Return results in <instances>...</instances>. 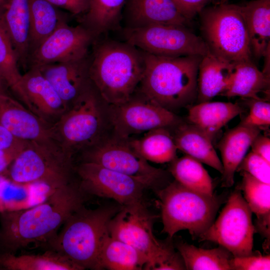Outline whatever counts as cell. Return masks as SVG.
Segmentation results:
<instances>
[{"mask_svg":"<svg viewBox=\"0 0 270 270\" xmlns=\"http://www.w3.org/2000/svg\"><path fill=\"white\" fill-rule=\"evenodd\" d=\"M80 186L70 183L52 190L45 200L32 206L0 214V242L8 252L48 242L70 216L83 206Z\"/></svg>","mask_w":270,"mask_h":270,"instance_id":"cell-1","label":"cell"},{"mask_svg":"<svg viewBox=\"0 0 270 270\" xmlns=\"http://www.w3.org/2000/svg\"><path fill=\"white\" fill-rule=\"evenodd\" d=\"M89 75L101 98L112 106L128 100L142 78L144 52L132 44L105 38L94 42Z\"/></svg>","mask_w":270,"mask_h":270,"instance_id":"cell-2","label":"cell"},{"mask_svg":"<svg viewBox=\"0 0 270 270\" xmlns=\"http://www.w3.org/2000/svg\"><path fill=\"white\" fill-rule=\"evenodd\" d=\"M144 52L146 66L140 91L173 112L192 106L197 99L198 69L202 56H163Z\"/></svg>","mask_w":270,"mask_h":270,"instance_id":"cell-3","label":"cell"},{"mask_svg":"<svg viewBox=\"0 0 270 270\" xmlns=\"http://www.w3.org/2000/svg\"><path fill=\"white\" fill-rule=\"evenodd\" d=\"M122 206H106L94 210L84 206L73 212L60 232L48 244L52 250L64 256L82 270H97L102 242L112 218Z\"/></svg>","mask_w":270,"mask_h":270,"instance_id":"cell-4","label":"cell"},{"mask_svg":"<svg viewBox=\"0 0 270 270\" xmlns=\"http://www.w3.org/2000/svg\"><path fill=\"white\" fill-rule=\"evenodd\" d=\"M163 224L162 232L172 238L178 232L188 230L199 236L211 226L222 199L188 189L176 180L158 190Z\"/></svg>","mask_w":270,"mask_h":270,"instance_id":"cell-5","label":"cell"},{"mask_svg":"<svg viewBox=\"0 0 270 270\" xmlns=\"http://www.w3.org/2000/svg\"><path fill=\"white\" fill-rule=\"evenodd\" d=\"M200 29L209 51L232 63L252 60L250 40L238 5L224 0L200 13Z\"/></svg>","mask_w":270,"mask_h":270,"instance_id":"cell-6","label":"cell"},{"mask_svg":"<svg viewBox=\"0 0 270 270\" xmlns=\"http://www.w3.org/2000/svg\"><path fill=\"white\" fill-rule=\"evenodd\" d=\"M72 156L56 141L26 142L6 175L18 184L39 183L54 190L70 183Z\"/></svg>","mask_w":270,"mask_h":270,"instance_id":"cell-7","label":"cell"},{"mask_svg":"<svg viewBox=\"0 0 270 270\" xmlns=\"http://www.w3.org/2000/svg\"><path fill=\"white\" fill-rule=\"evenodd\" d=\"M254 231L252 212L238 188L231 193L218 218L199 238L218 244L234 257L244 256L253 254Z\"/></svg>","mask_w":270,"mask_h":270,"instance_id":"cell-8","label":"cell"},{"mask_svg":"<svg viewBox=\"0 0 270 270\" xmlns=\"http://www.w3.org/2000/svg\"><path fill=\"white\" fill-rule=\"evenodd\" d=\"M120 30L124 41L152 55L203 56L209 52L204 39L185 26L153 24L138 28H122Z\"/></svg>","mask_w":270,"mask_h":270,"instance_id":"cell-9","label":"cell"},{"mask_svg":"<svg viewBox=\"0 0 270 270\" xmlns=\"http://www.w3.org/2000/svg\"><path fill=\"white\" fill-rule=\"evenodd\" d=\"M99 96L92 84L52 126L58 142L72 155L75 150L94 142L100 132L102 118Z\"/></svg>","mask_w":270,"mask_h":270,"instance_id":"cell-10","label":"cell"},{"mask_svg":"<svg viewBox=\"0 0 270 270\" xmlns=\"http://www.w3.org/2000/svg\"><path fill=\"white\" fill-rule=\"evenodd\" d=\"M155 217L142 200L122 206L108 225L110 236L132 246L148 258V270H152L172 245L156 238L152 228Z\"/></svg>","mask_w":270,"mask_h":270,"instance_id":"cell-11","label":"cell"},{"mask_svg":"<svg viewBox=\"0 0 270 270\" xmlns=\"http://www.w3.org/2000/svg\"><path fill=\"white\" fill-rule=\"evenodd\" d=\"M94 162L139 180L156 192L168 182V173L151 166L129 145L127 140H109L96 146L86 156Z\"/></svg>","mask_w":270,"mask_h":270,"instance_id":"cell-12","label":"cell"},{"mask_svg":"<svg viewBox=\"0 0 270 270\" xmlns=\"http://www.w3.org/2000/svg\"><path fill=\"white\" fill-rule=\"evenodd\" d=\"M140 97L132 94L126 102L112 106V121L117 138L127 140L134 134L176 127L182 123L174 112L150 100L140 91Z\"/></svg>","mask_w":270,"mask_h":270,"instance_id":"cell-13","label":"cell"},{"mask_svg":"<svg viewBox=\"0 0 270 270\" xmlns=\"http://www.w3.org/2000/svg\"><path fill=\"white\" fill-rule=\"evenodd\" d=\"M77 172L85 193L112 199L122 206L142 200L148 188L138 179L92 162L80 164Z\"/></svg>","mask_w":270,"mask_h":270,"instance_id":"cell-14","label":"cell"},{"mask_svg":"<svg viewBox=\"0 0 270 270\" xmlns=\"http://www.w3.org/2000/svg\"><path fill=\"white\" fill-rule=\"evenodd\" d=\"M96 40L82 24L74 26L64 22L30 54L28 66L39 68L84 57L89 54V47Z\"/></svg>","mask_w":270,"mask_h":270,"instance_id":"cell-15","label":"cell"},{"mask_svg":"<svg viewBox=\"0 0 270 270\" xmlns=\"http://www.w3.org/2000/svg\"><path fill=\"white\" fill-rule=\"evenodd\" d=\"M21 85L22 102L46 123L52 126L54 120L56 122L68 109V106L38 68H30L22 74Z\"/></svg>","mask_w":270,"mask_h":270,"instance_id":"cell-16","label":"cell"},{"mask_svg":"<svg viewBox=\"0 0 270 270\" xmlns=\"http://www.w3.org/2000/svg\"><path fill=\"white\" fill-rule=\"evenodd\" d=\"M0 124L22 140L56 141L52 126L44 122L8 94H0Z\"/></svg>","mask_w":270,"mask_h":270,"instance_id":"cell-17","label":"cell"},{"mask_svg":"<svg viewBox=\"0 0 270 270\" xmlns=\"http://www.w3.org/2000/svg\"><path fill=\"white\" fill-rule=\"evenodd\" d=\"M90 54L38 68L68 106L92 84L89 75Z\"/></svg>","mask_w":270,"mask_h":270,"instance_id":"cell-18","label":"cell"},{"mask_svg":"<svg viewBox=\"0 0 270 270\" xmlns=\"http://www.w3.org/2000/svg\"><path fill=\"white\" fill-rule=\"evenodd\" d=\"M190 22L180 12L173 0H126L122 13V28H138L153 24L188 26Z\"/></svg>","mask_w":270,"mask_h":270,"instance_id":"cell-19","label":"cell"},{"mask_svg":"<svg viewBox=\"0 0 270 270\" xmlns=\"http://www.w3.org/2000/svg\"><path fill=\"white\" fill-rule=\"evenodd\" d=\"M260 131V128L240 123L222 137L218 144L223 167L221 187L233 186L235 172Z\"/></svg>","mask_w":270,"mask_h":270,"instance_id":"cell-20","label":"cell"},{"mask_svg":"<svg viewBox=\"0 0 270 270\" xmlns=\"http://www.w3.org/2000/svg\"><path fill=\"white\" fill-rule=\"evenodd\" d=\"M236 64L220 58L210 51L202 58L198 74V103L210 101L224 93L231 84Z\"/></svg>","mask_w":270,"mask_h":270,"instance_id":"cell-21","label":"cell"},{"mask_svg":"<svg viewBox=\"0 0 270 270\" xmlns=\"http://www.w3.org/2000/svg\"><path fill=\"white\" fill-rule=\"evenodd\" d=\"M0 19L18 57L19 66H28L30 35L28 0H10Z\"/></svg>","mask_w":270,"mask_h":270,"instance_id":"cell-22","label":"cell"},{"mask_svg":"<svg viewBox=\"0 0 270 270\" xmlns=\"http://www.w3.org/2000/svg\"><path fill=\"white\" fill-rule=\"evenodd\" d=\"M238 6L246 24L252 56L259 60L270 47V0H254Z\"/></svg>","mask_w":270,"mask_h":270,"instance_id":"cell-23","label":"cell"},{"mask_svg":"<svg viewBox=\"0 0 270 270\" xmlns=\"http://www.w3.org/2000/svg\"><path fill=\"white\" fill-rule=\"evenodd\" d=\"M242 112L244 108L236 103L207 101L190 106L188 118L212 140L222 127Z\"/></svg>","mask_w":270,"mask_h":270,"instance_id":"cell-24","label":"cell"},{"mask_svg":"<svg viewBox=\"0 0 270 270\" xmlns=\"http://www.w3.org/2000/svg\"><path fill=\"white\" fill-rule=\"evenodd\" d=\"M176 127L173 136L178 150L222 174V162L212 145V140L190 123H182Z\"/></svg>","mask_w":270,"mask_h":270,"instance_id":"cell-25","label":"cell"},{"mask_svg":"<svg viewBox=\"0 0 270 270\" xmlns=\"http://www.w3.org/2000/svg\"><path fill=\"white\" fill-rule=\"evenodd\" d=\"M149 261L132 246L109 234L105 238L100 252L97 270H148Z\"/></svg>","mask_w":270,"mask_h":270,"instance_id":"cell-26","label":"cell"},{"mask_svg":"<svg viewBox=\"0 0 270 270\" xmlns=\"http://www.w3.org/2000/svg\"><path fill=\"white\" fill-rule=\"evenodd\" d=\"M30 12L29 56L62 22L68 16L46 0H28ZM29 57V56H28Z\"/></svg>","mask_w":270,"mask_h":270,"instance_id":"cell-27","label":"cell"},{"mask_svg":"<svg viewBox=\"0 0 270 270\" xmlns=\"http://www.w3.org/2000/svg\"><path fill=\"white\" fill-rule=\"evenodd\" d=\"M126 0H90L87 12L80 16V24L96 40L106 33L122 29V13Z\"/></svg>","mask_w":270,"mask_h":270,"instance_id":"cell-28","label":"cell"},{"mask_svg":"<svg viewBox=\"0 0 270 270\" xmlns=\"http://www.w3.org/2000/svg\"><path fill=\"white\" fill-rule=\"evenodd\" d=\"M270 76L260 71L252 60L236 64L232 82L222 96H240L252 100H263L260 94L270 96Z\"/></svg>","mask_w":270,"mask_h":270,"instance_id":"cell-29","label":"cell"},{"mask_svg":"<svg viewBox=\"0 0 270 270\" xmlns=\"http://www.w3.org/2000/svg\"><path fill=\"white\" fill-rule=\"evenodd\" d=\"M127 140L130 147L148 162L164 164L176 158L178 148L167 128L153 129L141 138Z\"/></svg>","mask_w":270,"mask_h":270,"instance_id":"cell-30","label":"cell"},{"mask_svg":"<svg viewBox=\"0 0 270 270\" xmlns=\"http://www.w3.org/2000/svg\"><path fill=\"white\" fill-rule=\"evenodd\" d=\"M0 269L6 270H82L67 258L52 250L42 254H0Z\"/></svg>","mask_w":270,"mask_h":270,"instance_id":"cell-31","label":"cell"},{"mask_svg":"<svg viewBox=\"0 0 270 270\" xmlns=\"http://www.w3.org/2000/svg\"><path fill=\"white\" fill-rule=\"evenodd\" d=\"M186 270H230L233 256L220 246L212 249H204L182 241L176 244Z\"/></svg>","mask_w":270,"mask_h":270,"instance_id":"cell-32","label":"cell"},{"mask_svg":"<svg viewBox=\"0 0 270 270\" xmlns=\"http://www.w3.org/2000/svg\"><path fill=\"white\" fill-rule=\"evenodd\" d=\"M170 162L169 172L180 184L201 193L214 194L212 180L202 162L188 155Z\"/></svg>","mask_w":270,"mask_h":270,"instance_id":"cell-33","label":"cell"},{"mask_svg":"<svg viewBox=\"0 0 270 270\" xmlns=\"http://www.w3.org/2000/svg\"><path fill=\"white\" fill-rule=\"evenodd\" d=\"M34 184H22L0 174V214L20 210L34 206Z\"/></svg>","mask_w":270,"mask_h":270,"instance_id":"cell-34","label":"cell"},{"mask_svg":"<svg viewBox=\"0 0 270 270\" xmlns=\"http://www.w3.org/2000/svg\"><path fill=\"white\" fill-rule=\"evenodd\" d=\"M18 66L16 53L0 19V72L8 87L22 101L24 96L21 85L22 74Z\"/></svg>","mask_w":270,"mask_h":270,"instance_id":"cell-35","label":"cell"},{"mask_svg":"<svg viewBox=\"0 0 270 270\" xmlns=\"http://www.w3.org/2000/svg\"><path fill=\"white\" fill-rule=\"evenodd\" d=\"M242 181L238 188L252 212L257 219L270 218V184L253 177L248 173L240 172Z\"/></svg>","mask_w":270,"mask_h":270,"instance_id":"cell-36","label":"cell"},{"mask_svg":"<svg viewBox=\"0 0 270 270\" xmlns=\"http://www.w3.org/2000/svg\"><path fill=\"white\" fill-rule=\"evenodd\" d=\"M236 171L246 172L260 181L270 184V162L252 152L246 155Z\"/></svg>","mask_w":270,"mask_h":270,"instance_id":"cell-37","label":"cell"},{"mask_svg":"<svg viewBox=\"0 0 270 270\" xmlns=\"http://www.w3.org/2000/svg\"><path fill=\"white\" fill-rule=\"evenodd\" d=\"M250 112L240 124L258 128L270 124V104L268 100L250 99Z\"/></svg>","mask_w":270,"mask_h":270,"instance_id":"cell-38","label":"cell"},{"mask_svg":"<svg viewBox=\"0 0 270 270\" xmlns=\"http://www.w3.org/2000/svg\"><path fill=\"white\" fill-rule=\"evenodd\" d=\"M232 270H269L270 256L250 255L244 256L233 257L230 260Z\"/></svg>","mask_w":270,"mask_h":270,"instance_id":"cell-39","label":"cell"},{"mask_svg":"<svg viewBox=\"0 0 270 270\" xmlns=\"http://www.w3.org/2000/svg\"><path fill=\"white\" fill-rule=\"evenodd\" d=\"M153 270H186L184 260L174 247L154 266Z\"/></svg>","mask_w":270,"mask_h":270,"instance_id":"cell-40","label":"cell"},{"mask_svg":"<svg viewBox=\"0 0 270 270\" xmlns=\"http://www.w3.org/2000/svg\"><path fill=\"white\" fill-rule=\"evenodd\" d=\"M180 12L191 20L212 0H173Z\"/></svg>","mask_w":270,"mask_h":270,"instance_id":"cell-41","label":"cell"},{"mask_svg":"<svg viewBox=\"0 0 270 270\" xmlns=\"http://www.w3.org/2000/svg\"><path fill=\"white\" fill-rule=\"evenodd\" d=\"M55 6L71 14L82 16L88 10L90 0H46Z\"/></svg>","mask_w":270,"mask_h":270,"instance_id":"cell-42","label":"cell"},{"mask_svg":"<svg viewBox=\"0 0 270 270\" xmlns=\"http://www.w3.org/2000/svg\"><path fill=\"white\" fill-rule=\"evenodd\" d=\"M252 152L270 162V139L260 133L254 138L250 145Z\"/></svg>","mask_w":270,"mask_h":270,"instance_id":"cell-43","label":"cell"},{"mask_svg":"<svg viewBox=\"0 0 270 270\" xmlns=\"http://www.w3.org/2000/svg\"><path fill=\"white\" fill-rule=\"evenodd\" d=\"M26 142L21 146L0 151V174H4Z\"/></svg>","mask_w":270,"mask_h":270,"instance_id":"cell-44","label":"cell"},{"mask_svg":"<svg viewBox=\"0 0 270 270\" xmlns=\"http://www.w3.org/2000/svg\"><path fill=\"white\" fill-rule=\"evenodd\" d=\"M26 142L17 138L0 124V151L21 146Z\"/></svg>","mask_w":270,"mask_h":270,"instance_id":"cell-45","label":"cell"},{"mask_svg":"<svg viewBox=\"0 0 270 270\" xmlns=\"http://www.w3.org/2000/svg\"><path fill=\"white\" fill-rule=\"evenodd\" d=\"M8 86L0 72V94H8Z\"/></svg>","mask_w":270,"mask_h":270,"instance_id":"cell-46","label":"cell"},{"mask_svg":"<svg viewBox=\"0 0 270 270\" xmlns=\"http://www.w3.org/2000/svg\"><path fill=\"white\" fill-rule=\"evenodd\" d=\"M10 0H0V16L4 10Z\"/></svg>","mask_w":270,"mask_h":270,"instance_id":"cell-47","label":"cell"}]
</instances>
